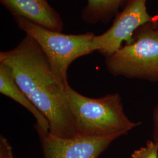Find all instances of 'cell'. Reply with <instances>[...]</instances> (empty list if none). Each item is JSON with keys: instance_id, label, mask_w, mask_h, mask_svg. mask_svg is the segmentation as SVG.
Returning <instances> with one entry per match:
<instances>
[{"instance_id": "cell-3", "label": "cell", "mask_w": 158, "mask_h": 158, "mask_svg": "<svg viewBox=\"0 0 158 158\" xmlns=\"http://www.w3.org/2000/svg\"><path fill=\"white\" fill-rule=\"evenodd\" d=\"M134 41L105 57L108 72L114 76L158 81V18L135 32Z\"/></svg>"}, {"instance_id": "cell-6", "label": "cell", "mask_w": 158, "mask_h": 158, "mask_svg": "<svg viewBox=\"0 0 158 158\" xmlns=\"http://www.w3.org/2000/svg\"><path fill=\"white\" fill-rule=\"evenodd\" d=\"M120 136L111 135L62 138L49 132L40 135L44 158H98Z\"/></svg>"}, {"instance_id": "cell-4", "label": "cell", "mask_w": 158, "mask_h": 158, "mask_svg": "<svg viewBox=\"0 0 158 158\" xmlns=\"http://www.w3.org/2000/svg\"><path fill=\"white\" fill-rule=\"evenodd\" d=\"M17 26L32 36L44 52L59 81L65 87L68 69L72 63L80 57L94 52L92 41L96 35L64 34L45 28L21 17H14Z\"/></svg>"}, {"instance_id": "cell-12", "label": "cell", "mask_w": 158, "mask_h": 158, "mask_svg": "<svg viewBox=\"0 0 158 158\" xmlns=\"http://www.w3.org/2000/svg\"><path fill=\"white\" fill-rule=\"evenodd\" d=\"M152 141L158 147V103L153 111Z\"/></svg>"}, {"instance_id": "cell-8", "label": "cell", "mask_w": 158, "mask_h": 158, "mask_svg": "<svg viewBox=\"0 0 158 158\" xmlns=\"http://www.w3.org/2000/svg\"><path fill=\"white\" fill-rule=\"evenodd\" d=\"M0 93L18 102L32 114L39 136L49 132L48 119L18 85L11 69L2 63H0Z\"/></svg>"}, {"instance_id": "cell-7", "label": "cell", "mask_w": 158, "mask_h": 158, "mask_svg": "<svg viewBox=\"0 0 158 158\" xmlns=\"http://www.w3.org/2000/svg\"><path fill=\"white\" fill-rule=\"evenodd\" d=\"M12 17H21L52 31L62 32L63 23L47 0H0Z\"/></svg>"}, {"instance_id": "cell-9", "label": "cell", "mask_w": 158, "mask_h": 158, "mask_svg": "<svg viewBox=\"0 0 158 158\" xmlns=\"http://www.w3.org/2000/svg\"><path fill=\"white\" fill-rule=\"evenodd\" d=\"M131 0H87L81 10V19L87 24H107L124 8Z\"/></svg>"}, {"instance_id": "cell-5", "label": "cell", "mask_w": 158, "mask_h": 158, "mask_svg": "<svg viewBox=\"0 0 158 158\" xmlns=\"http://www.w3.org/2000/svg\"><path fill=\"white\" fill-rule=\"evenodd\" d=\"M147 0H131L119 12L111 27L105 32L96 35L92 41L93 52L105 57L111 55L122 47L134 41V34L142 26L155 20L147 11Z\"/></svg>"}, {"instance_id": "cell-11", "label": "cell", "mask_w": 158, "mask_h": 158, "mask_svg": "<svg viewBox=\"0 0 158 158\" xmlns=\"http://www.w3.org/2000/svg\"><path fill=\"white\" fill-rule=\"evenodd\" d=\"M0 158H13L11 145L2 135L0 136Z\"/></svg>"}, {"instance_id": "cell-10", "label": "cell", "mask_w": 158, "mask_h": 158, "mask_svg": "<svg viewBox=\"0 0 158 158\" xmlns=\"http://www.w3.org/2000/svg\"><path fill=\"white\" fill-rule=\"evenodd\" d=\"M131 158H158V147L152 141H147L146 145L135 150Z\"/></svg>"}, {"instance_id": "cell-2", "label": "cell", "mask_w": 158, "mask_h": 158, "mask_svg": "<svg viewBox=\"0 0 158 158\" xmlns=\"http://www.w3.org/2000/svg\"><path fill=\"white\" fill-rule=\"evenodd\" d=\"M64 93L77 136L124 135L140 124L126 115L118 93L89 98L69 84L64 87Z\"/></svg>"}, {"instance_id": "cell-1", "label": "cell", "mask_w": 158, "mask_h": 158, "mask_svg": "<svg viewBox=\"0 0 158 158\" xmlns=\"http://www.w3.org/2000/svg\"><path fill=\"white\" fill-rule=\"evenodd\" d=\"M0 63L10 67L18 85L48 119L51 134L62 138L76 136L65 87L32 36L25 34L16 47L1 52Z\"/></svg>"}]
</instances>
